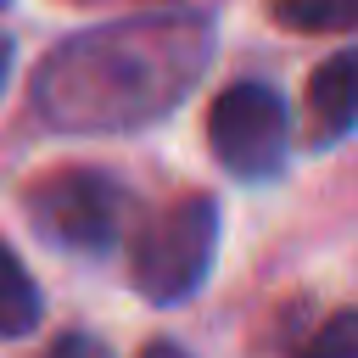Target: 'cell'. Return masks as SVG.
<instances>
[{
	"mask_svg": "<svg viewBox=\"0 0 358 358\" xmlns=\"http://www.w3.org/2000/svg\"><path fill=\"white\" fill-rule=\"evenodd\" d=\"M213 45L218 34L201 11L95 22L34 67L28 101L56 134H140L201 84Z\"/></svg>",
	"mask_w": 358,
	"mask_h": 358,
	"instance_id": "1",
	"label": "cell"
},
{
	"mask_svg": "<svg viewBox=\"0 0 358 358\" xmlns=\"http://www.w3.org/2000/svg\"><path fill=\"white\" fill-rule=\"evenodd\" d=\"M213 257H218V201L190 190L140 224V235L129 246V280L145 302L168 308V302H185L201 291Z\"/></svg>",
	"mask_w": 358,
	"mask_h": 358,
	"instance_id": "2",
	"label": "cell"
},
{
	"mask_svg": "<svg viewBox=\"0 0 358 358\" xmlns=\"http://www.w3.org/2000/svg\"><path fill=\"white\" fill-rule=\"evenodd\" d=\"M28 218L50 246L78 252V257H101L123 241L129 190L101 168H56L28 185Z\"/></svg>",
	"mask_w": 358,
	"mask_h": 358,
	"instance_id": "3",
	"label": "cell"
},
{
	"mask_svg": "<svg viewBox=\"0 0 358 358\" xmlns=\"http://www.w3.org/2000/svg\"><path fill=\"white\" fill-rule=\"evenodd\" d=\"M207 151L235 179H274L291 157V106L268 84H229L207 106Z\"/></svg>",
	"mask_w": 358,
	"mask_h": 358,
	"instance_id": "4",
	"label": "cell"
},
{
	"mask_svg": "<svg viewBox=\"0 0 358 358\" xmlns=\"http://www.w3.org/2000/svg\"><path fill=\"white\" fill-rule=\"evenodd\" d=\"M308 129H313V145H330V140H347L358 129V45L324 56L308 78Z\"/></svg>",
	"mask_w": 358,
	"mask_h": 358,
	"instance_id": "5",
	"label": "cell"
},
{
	"mask_svg": "<svg viewBox=\"0 0 358 358\" xmlns=\"http://www.w3.org/2000/svg\"><path fill=\"white\" fill-rule=\"evenodd\" d=\"M39 319H45V296H39L34 274L22 268V257L0 241V341L34 336Z\"/></svg>",
	"mask_w": 358,
	"mask_h": 358,
	"instance_id": "6",
	"label": "cell"
},
{
	"mask_svg": "<svg viewBox=\"0 0 358 358\" xmlns=\"http://www.w3.org/2000/svg\"><path fill=\"white\" fill-rule=\"evenodd\" d=\"M268 17L291 34H352L358 0H268Z\"/></svg>",
	"mask_w": 358,
	"mask_h": 358,
	"instance_id": "7",
	"label": "cell"
},
{
	"mask_svg": "<svg viewBox=\"0 0 358 358\" xmlns=\"http://www.w3.org/2000/svg\"><path fill=\"white\" fill-rule=\"evenodd\" d=\"M296 358H358V308L330 313V319L313 330V341H308Z\"/></svg>",
	"mask_w": 358,
	"mask_h": 358,
	"instance_id": "8",
	"label": "cell"
},
{
	"mask_svg": "<svg viewBox=\"0 0 358 358\" xmlns=\"http://www.w3.org/2000/svg\"><path fill=\"white\" fill-rule=\"evenodd\" d=\"M45 358H112V347H106L101 336H90V330H67V336L50 341Z\"/></svg>",
	"mask_w": 358,
	"mask_h": 358,
	"instance_id": "9",
	"label": "cell"
},
{
	"mask_svg": "<svg viewBox=\"0 0 358 358\" xmlns=\"http://www.w3.org/2000/svg\"><path fill=\"white\" fill-rule=\"evenodd\" d=\"M140 358H190V352H185V347H173V341H151Z\"/></svg>",
	"mask_w": 358,
	"mask_h": 358,
	"instance_id": "10",
	"label": "cell"
},
{
	"mask_svg": "<svg viewBox=\"0 0 358 358\" xmlns=\"http://www.w3.org/2000/svg\"><path fill=\"white\" fill-rule=\"evenodd\" d=\"M6 78H11V39L0 34V90H6Z\"/></svg>",
	"mask_w": 358,
	"mask_h": 358,
	"instance_id": "11",
	"label": "cell"
},
{
	"mask_svg": "<svg viewBox=\"0 0 358 358\" xmlns=\"http://www.w3.org/2000/svg\"><path fill=\"white\" fill-rule=\"evenodd\" d=\"M0 6H11V0H0Z\"/></svg>",
	"mask_w": 358,
	"mask_h": 358,
	"instance_id": "12",
	"label": "cell"
}]
</instances>
